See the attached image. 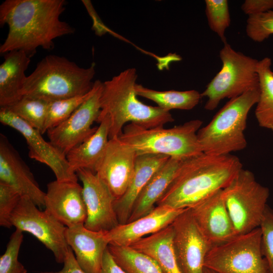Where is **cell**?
Segmentation results:
<instances>
[{
	"mask_svg": "<svg viewBox=\"0 0 273 273\" xmlns=\"http://www.w3.org/2000/svg\"><path fill=\"white\" fill-rule=\"evenodd\" d=\"M65 0H6L0 5L1 26L7 24V36L0 53L20 50L30 57L41 47L50 51L54 40L73 34L75 29L60 19Z\"/></svg>",
	"mask_w": 273,
	"mask_h": 273,
	"instance_id": "6da1fadb",
	"label": "cell"
},
{
	"mask_svg": "<svg viewBox=\"0 0 273 273\" xmlns=\"http://www.w3.org/2000/svg\"><path fill=\"white\" fill-rule=\"evenodd\" d=\"M242 168L240 159L232 154L202 153L184 160L156 206L190 208L225 188Z\"/></svg>",
	"mask_w": 273,
	"mask_h": 273,
	"instance_id": "7a4b0ae2",
	"label": "cell"
},
{
	"mask_svg": "<svg viewBox=\"0 0 273 273\" xmlns=\"http://www.w3.org/2000/svg\"><path fill=\"white\" fill-rule=\"evenodd\" d=\"M137 77L136 69L130 68L103 82L97 121L105 116L109 117V139L119 136L123 126L128 122L153 128L174 121L170 112L139 100L134 90Z\"/></svg>",
	"mask_w": 273,
	"mask_h": 273,
	"instance_id": "3957f363",
	"label": "cell"
},
{
	"mask_svg": "<svg viewBox=\"0 0 273 273\" xmlns=\"http://www.w3.org/2000/svg\"><path fill=\"white\" fill-rule=\"evenodd\" d=\"M95 68L94 62L85 68L64 57L47 55L27 76L21 95L49 102L85 95L93 87Z\"/></svg>",
	"mask_w": 273,
	"mask_h": 273,
	"instance_id": "277c9868",
	"label": "cell"
},
{
	"mask_svg": "<svg viewBox=\"0 0 273 273\" xmlns=\"http://www.w3.org/2000/svg\"><path fill=\"white\" fill-rule=\"evenodd\" d=\"M259 86L230 99L211 121L197 132L203 153L224 155L241 151L247 145L244 131L249 111L259 96Z\"/></svg>",
	"mask_w": 273,
	"mask_h": 273,
	"instance_id": "5b68a950",
	"label": "cell"
},
{
	"mask_svg": "<svg viewBox=\"0 0 273 273\" xmlns=\"http://www.w3.org/2000/svg\"><path fill=\"white\" fill-rule=\"evenodd\" d=\"M202 123L199 119L191 120L170 128H146L130 123L124 127L119 138L137 155L160 154L185 160L203 153L197 136Z\"/></svg>",
	"mask_w": 273,
	"mask_h": 273,
	"instance_id": "8992f818",
	"label": "cell"
},
{
	"mask_svg": "<svg viewBox=\"0 0 273 273\" xmlns=\"http://www.w3.org/2000/svg\"><path fill=\"white\" fill-rule=\"evenodd\" d=\"M220 71L201 94L206 97V110L212 111L225 98L233 99L259 86L258 61L234 50L227 42L220 50Z\"/></svg>",
	"mask_w": 273,
	"mask_h": 273,
	"instance_id": "52a82bcc",
	"label": "cell"
},
{
	"mask_svg": "<svg viewBox=\"0 0 273 273\" xmlns=\"http://www.w3.org/2000/svg\"><path fill=\"white\" fill-rule=\"evenodd\" d=\"M222 192L236 235L260 227L269 191L251 171L241 169Z\"/></svg>",
	"mask_w": 273,
	"mask_h": 273,
	"instance_id": "ba28073f",
	"label": "cell"
},
{
	"mask_svg": "<svg viewBox=\"0 0 273 273\" xmlns=\"http://www.w3.org/2000/svg\"><path fill=\"white\" fill-rule=\"evenodd\" d=\"M260 227L212 246L204 267L215 273H269L261 249Z\"/></svg>",
	"mask_w": 273,
	"mask_h": 273,
	"instance_id": "9c48e42d",
	"label": "cell"
},
{
	"mask_svg": "<svg viewBox=\"0 0 273 273\" xmlns=\"http://www.w3.org/2000/svg\"><path fill=\"white\" fill-rule=\"evenodd\" d=\"M10 220L12 226L32 234L52 252L57 263H63L70 248L66 226L45 210H40L27 197H21Z\"/></svg>",
	"mask_w": 273,
	"mask_h": 273,
	"instance_id": "30bf717a",
	"label": "cell"
},
{
	"mask_svg": "<svg viewBox=\"0 0 273 273\" xmlns=\"http://www.w3.org/2000/svg\"><path fill=\"white\" fill-rule=\"evenodd\" d=\"M103 87L101 80L94 81L88 98L67 119L47 131L50 142L65 155L97 130L92 125L100 115Z\"/></svg>",
	"mask_w": 273,
	"mask_h": 273,
	"instance_id": "8fae6325",
	"label": "cell"
},
{
	"mask_svg": "<svg viewBox=\"0 0 273 273\" xmlns=\"http://www.w3.org/2000/svg\"><path fill=\"white\" fill-rule=\"evenodd\" d=\"M0 122L20 133L25 138L29 157L48 165L56 180L77 182L78 177L70 167L66 155L42 138L40 131L15 115L6 107L0 108Z\"/></svg>",
	"mask_w": 273,
	"mask_h": 273,
	"instance_id": "7c38bea8",
	"label": "cell"
},
{
	"mask_svg": "<svg viewBox=\"0 0 273 273\" xmlns=\"http://www.w3.org/2000/svg\"><path fill=\"white\" fill-rule=\"evenodd\" d=\"M173 243L181 273H203L206 256L212 247L195 222L189 208L171 223Z\"/></svg>",
	"mask_w": 273,
	"mask_h": 273,
	"instance_id": "4fadbf2b",
	"label": "cell"
},
{
	"mask_svg": "<svg viewBox=\"0 0 273 273\" xmlns=\"http://www.w3.org/2000/svg\"><path fill=\"white\" fill-rule=\"evenodd\" d=\"M76 173L82 184L87 212L84 226L94 231H109L118 225L114 207L115 199L107 186L89 170L80 169Z\"/></svg>",
	"mask_w": 273,
	"mask_h": 273,
	"instance_id": "5bb4252c",
	"label": "cell"
},
{
	"mask_svg": "<svg viewBox=\"0 0 273 273\" xmlns=\"http://www.w3.org/2000/svg\"><path fill=\"white\" fill-rule=\"evenodd\" d=\"M137 154L119 136L109 140L95 173L107 186L115 200L126 192L132 178Z\"/></svg>",
	"mask_w": 273,
	"mask_h": 273,
	"instance_id": "9a60e30c",
	"label": "cell"
},
{
	"mask_svg": "<svg viewBox=\"0 0 273 273\" xmlns=\"http://www.w3.org/2000/svg\"><path fill=\"white\" fill-rule=\"evenodd\" d=\"M0 183L29 198L38 208L44 207L46 193L30 168L4 134H0Z\"/></svg>",
	"mask_w": 273,
	"mask_h": 273,
	"instance_id": "2e32d148",
	"label": "cell"
},
{
	"mask_svg": "<svg viewBox=\"0 0 273 273\" xmlns=\"http://www.w3.org/2000/svg\"><path fill=\"white\" fill-rule=\"evenodd\" d=\"M45 211L67 228L84 224L87 212L82 187L75 181L57 180L47 185Z\"/></svg>",
	"mask_w": 273,
	"mask_h": 273,
	"instance_id": "e0dca14e",
	"label": "cell"
},
{
	"mask_svg": "<svg viewBox=\"0 0 273 273\" xmlns=\"http://www.w3.org/2000/svg\"><path fill=\"white\" fill-rule=\"evenodd\" d=\"M189 209L198 226L212 247L228 241L236 235L222 190Z\"/></svg>",
	"mask_w": 273,
	"mask_h": 273,
	"instance_id": "ac0fdd59",
	"label": "cell"
},
{
	"mask_svg": "<svg viewBox=\"0 0 273 273\" xmlns=\"http://www.w3.org/2000/svg\"><path fill=\"white\" fill-rule=\"evenodd\" d=\"M185 210L156 206L147 215L131 222L119 224L108 231L106 237L109 244L130 246L141 239L170 225Z\"/></svg>",
	"mask_w": 273,
	"mask_h": 273,
	"instance_id": "d6986e66",
	"label": "cell"
},
{
	"mask_svg": "<svg viewBox=\"0 0 273 273\" xmlns=\"http://www.w3.org/2000/svg\"><path fill=\"white\" fill-rule=\"evenodd\" d=\"M108 231H94L83 224L67 228V242L73 251L77 263L86 273H99L109 242Z\"/></svg>",
	"mask_w": 273,
	"mask_h": 273,
	"instance_id": "ffe728a7",
	"label": "cell"
},
{
	"mask_svg": "<svg viewBox=\"0 0 273 273\" xmlns=\"http://www.w3.org/2000/svg\"><path fill=\"white\" fill-rule=\"evenodd\" d=\"M169 157L160 154L137 155L134 173L125 193L115 200L114 207L119 224L127 222L140 193L153 174Z\"/></svg>",
	"mask_w": 273,
	"mask_h": 273,
	"instance_id": "44dd1931",
	"label": "cell"
},
{
	"mask_svg": "<svg viewBox=\"0 0 273 273\" xmlns=\"http://www.w3.org/2000/svg\"><path fill=\"white\" fill-rule=\"evenodd\" d=\"M0 66V107H9L19 100L27 76L25 71L30 63V57L25 52L12 51L4 54Z\"/></svg>",
	"mask_w": 273,
	"mask_h": 273,
	"instance_id": "7402d4cb",
	"label": "cell"
},
{
	"mask_svg": "<svg viewBox=\"0 0 273 273\" xmlns=\"http://www.w3.org/2000/svg\"><path fill=\"white\" fill-rule=\"evenodd\" d=\"M183 160L169 157L153 174L135 200L127 222L147 215L156 207L157 202L172 181Z\"/></svg>",
	"mask_w": 273,
	"mask_h": 273,
	"instance_id": "603a6c76",
	"label": "cell"
},
{
	"mask_svg": "<svg viewBox=\"0 0 273 273\" xmlns=\"http://www.w3.org/2000/svg\"><path fill=\"white\" fill-rule=\"evenodd\" d=\"M100 125L95 133L80 145L70 150L66 159L74 172L80 169L95 173L109 142L110 120L105 116L97 121Z\"/></svg>",
	"mask_w": 273,
	"mask_h": 273,
	"instance_id": "cb8c5ba5",
	"label": "cell"
},
{
	"mask_svg": "<svg viewBox=\"0 0 273 273\" xmlns=\"http://www.w3.org/2000/svg\"><path fill=\"white\" fill-rule=\"evenodd\" d=\"M173 237L171 224L141 239L130 247L152 258L163 273H181L174 251Z\"/></svg>",
	"mask_w": 273,
	"mask_h": 273,
	"instance_id": "d4e9b609",
	"label": "cell"
},
{
	"mask_svg": "<svg viewBox=\"0 0 273 273\" xmlns=\"http://www.w3.org/2000/svg\"><path fill=\"white\" fill-rule=\"evenodd\" d=\"M257 73L260 93L255 117L260 127L273 131V71L270 58L265 57L258 61Z\"/></svg>",
	"mask_w": 273,
	"mask_h": 273,
	"instance_id": "484cf974",
	"label": "cell"
},
{
	"mask_svg": "<svg viewBox=\"0 0 273 273\" xmlns=\"http://www.w3.org/2000/svg\"><path fill=\"white\" fill-rule=\"evenodd\" d=\"M134 90L137 96L154 102L158 107L169 112L172 109H192L202 98L201 94L196 90L158 91L138 83Z\"/></svg>",
	"mask_w": 273,
	"mask_h": 273,
	"instance_id": "4316f807",
	"label": "cell"
},
{
	"mask_svg": "<svg viewBox=\"0 0 273 273\" xmlns=\"http://www.w3.org/2000/svg\"><path fill=\"white\" fill-rule=\"evenodd\" d=\"M108 249L116 263L126 273H163L152 258L130 246L109 244Z\"/></svg>",
	"mask_w": 273,
	"mask_h": 273,
	"instance_id": "83f0119b",
	"label": "cell"
},
{
	"mask_svg": "<svg viewBox=\"0 0 273 273\" xmlns=\"http://www.w3.org/2000/svg\"><path fill=\"white\" fill-rule=\"evenodd\" d=\"M48 103L39 99L23 96L6 108L42 134Z\"/></svg>",
	"mask_w": 273,
	"mask_h": 273,
	"instance_id": "f1b7e54d",
	"label": "cell"
},
{
	"mask_svg": "<svg viewBox=\"0 0 273 273\" xmlns=\"http://www.w3.org/2000/svg\"><path fill=\"white\" fill-rule=\"evenodd\" d=\"M91 90L85 95L49 102L42 134L67 119L88 98Z\"/></svg>",
	"mask_w": 273,
	"mask_h": 273,
	"instance_id": "f546056e",
	"label": "cell"
},
{
	"mask_svg": "<svg viewBox=\"0 0 273 273\" xmlns=\"http://www.w3.org/2000/svg\"><path fill=\"white\" fill-rule=\"evenodd\" d=\"M205 12L210 28L226 42L225 32L231 24L228 2L226 0H206Z\"/></svg>",
	"mask_w": 273,
	"mask_h": 273,
	"instance_id": "4dcf8cb0",
	"label": "cell"
},
{
	"mask_svg": "<svg viewBox=\"0 0 273 273\" xmlns=\"http://www.w3.org/2000/svg\"><path fill=\"white\" fill-rule=\"evenodd\" d=\"M23 240V232L16 229L10 237L5 253L0 257V273H27L18 260Z\"/></svg>",
	"mask_w": 273,
	"mask_h": 273,
	"instance_id": "1f68e13d",
	"label": "cell"
},
{
	"mask_svg": "<svg viewBox=\"0 0 273 273\" xmlns=\"http://www.w3.org/2000/svg\"><path fill=\"white\" fill-rule=\"evenodd\" d=\"M246 32L252 40L261 42L273 34V10L248 16Z\"/></svg>",
	"mask_w": 273,
	"mask_h": 273,
	"instance_id": "d6a6232c",
	"label": "cell"
},
{
	"mask_svg": "<svg viewBox=\"0 0 273 273\" xmlns=\"http://www.w3.org/2000/svg\"><path fill=\"white\" fill-rule=\"evenodd\" d=\"M21 196L12 187L0 183V225L7 228L12 226L11 216Z\"/></svg>",
	"mask_w": 273,
	"mask_h": 273,
	"instance_id": "836d02e7",
	"label": "cell"
},
{
	"mask_svg": "<svg viewBox=\"0 0 273 273\" xmlns=\"http://www.w3.org/2000/svg\"><path fill=\"white\" fill-rule=\"evenodd\" d=\"M261 249L267 263L268 272L273 273V210L267 206L260 225Z\"/></svg>",
	"mask_w": 273,
	"mask_h": 273,
	"instance_id": "e575fe53",
	"label": "cell"
},
{
	"mask_svg": "<svg viewBox=\"0 0 273 273\" xmlns=\"http://www.w3.org/2000/svg\"><path fill=\"white\" fill-rule=\"evenodd\" d=\"M241 9L248 16L260 14L273 10V0H246Z\"/></svg>",
	"mask_w": 273,
	"mask_h": 273,
	"instance_id": "d590c367",
	"label": "cell"
},
{
	"mask_svg": "<svg viewBox=\"0 0 273 273\" xmlns=\"http://www.w3.org/2000/svg\"><path fill=\"white\" fill-rule=\"evenodd\" d=\"M63 264V268L59 271H44L41 273H86L77 263L74 253L70 247Z\"/></svg>",
	"mask_w": 273,
	"mask_h": 273,
	"instance_id": "8d00e7d4",
	"label": "cell"
},
{
	"mask_svg": "<svg viewBox=\"0 0 273 273\" xmlns=\"http://www.w3.org/2000/svg\"><path fill=\"white\" fill-rule=\"evenodd\" d=\"M99 273H126L115 261L108 248L105 251Z\"/></svg>",
	"mask_w": 273,
	"mask_h": 273,
	"instance_id": "74e56055",
	"label": "cell"
},
{
	"mask_svg": "<svg viewBox=\"0 0 273 273\" xmlns=\"http://www.w3.org/2000/svg\"><path fill=\"white\" fill-rule=\"evenodd\" d=\"M203 273H215L214 271L204 267Z\"/></svg>",
	"mask_w": 273,
	"mask_h": 273,
	"instance_id": "f35d334b",
	"label": "cell"
}]
</instances>
